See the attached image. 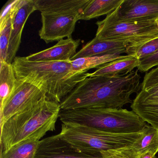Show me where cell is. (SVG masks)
<instances>
[{"label":"cell","instance_id":"obj_2","mask_svg":"<svg viewBox=\"0 0 158 158\" xmlns=\"http://www.w3.org/2000/svg\"><path fill=\"white\" fill-rule=\"evenodd\" d=\"M16 78L41 88L48 98L60 103L81 81L87 72L73 69L71 61H29L16 57L12 63Z\"/></svg>","mask_w":158,"mask_h":158},{"label":"cell","instance_id":"obj_20","mask_svg":"<svg viewBox=\"0 0 158 158\" xmlns=\"http://www.w3.org/2000/svg\"><path fill=\"white\" fill-rule=\"evenodd\" d=\"M119 54H108L102 56H92L78 58L71 61L73 69L77 72H88L90 69L98 68L115 60L126 57Z\"/></svg>","mask_w":158,"mask_h":158},{"label":"cell","instance_id":"obj_6","mask_svg":"<svg viewBox=\"0 0 158 158\" xmlns=\"http://www.w3.org/2000/svg\"><path fill=\"white\" fill-rule=\"evenodd\" d=\"M98 26L95 38L101 40H112L126 43L127 55H134L137 51L150 40L158 37V26L155 21L125 22L118 20L113 12Z\"/></svg>","mask_w":158,"mask_h":158},{"label":"cell","instance_id":"obj_1","mask_svg":"<svg viewBox=\"0 0 158 158\" xmlns=\"http://www.w3.org/2000/svg\"><path fill=\"white\" fill-rule=\"evenodd\" d=\"M138 70L126 75L88 77L81 81L61 102V110L84 108L121 109L132 103L130 96L141 88Z\"/></svg>","mask_w":158,"mask_h":158},{"label":"cell","instance_id":"obj_7","mask_svg":"<svg viewBox=\"0 0 158 158\" xmlns=\"http://www.w3.org/2000/svg\"><path fill=\"white\" fill-rule=\"evenodd\" d=\"M45 95L46 93L41 88L17 79L12 93L0 108L1 126L13 115L34 107Z\"/></svg>","mask_w":158,"mask_h":158},{"label":"cell","instance_id":"obj_3","mask_svg":"<svg viewBox=\"0 0 158 158\" xmlns=\"http://www.w3.org/2000/svg\"><path fill=\"white\" fill-rule=\"evenodd\" d=\"M60 104L45 95L35 105L9 118L1 126V150L28 139L40 140L56 129Z\"/></svg>","mask_w":158,"mask_h":158},{"label":"cell","instance_id":"obj_10","mask_svg":"<svg viewBox=\"0 0 158 158\" xmlns=\"http://www.w3.org/2000/svg\"><path fill=\"white\" fill-rule=\"evenodd\" d=\"M34 158H103L101 153L87 154L76 149L58 134L40 140Z\"/></svg>","mask_w":158,"mask_h":158},{"label":"cell","instance_id":"obj_26","mask_svg":"<svg viewBox=\"0 0 158 158\" xmlns=\"http://www.w3.org/2000/svg\"><path fill=\"white\" fill-rule=\"evenodd\" d=\"M158 66V50L152 55L139 60L137 70L139 72H148Z\"/></svg>","mask_w":158,"mask_h":158},{"label":"cell","instance_id":"obj_4","mask_svg":"<svg viewBox=\"0 0 158 158\" xmlns=\"http://www.w3.org/2000/svg\"><path fill=\"white\" fill-rule=\"evenodd\" d=\"M59 118L62 123L85 126L114 134L141 133L148 124L134 111L122 108L61 110Z\"/></svg>","mask_w":158,"mask_h":158},{"label":"cell","instance_id":"obj_22","mask_svg":"<svg viewBox=\"0 0 158 158\" xmlns=\"http://www.w3.org/2000/svg\"><path fill=\"white\" fill-rule=\"evenodd\" d=\"M132 146L140 155L147 152L156 155L158 152V129L148 124L142 131L141 136Z\"/></svg>","mask_w":158,"mask_h":158},{"label":"cell","instance_id":"obj_28","mask_svg":"<svg viewBox=\"0 0 158 158\" xmlns=\"http://www.w3.org/2000/svg\"><path fill=\"white\" fill-rule=\"evenodd\" d=\"M155 22H156V24H157V26H158V19H157Z\"/></svg>","mask_w":158,"mask_h":158},{"label":"cell","instance_id":"obj_21","mask_svg":"<svg viewBox=\"0 0 158 158\" xmlns=\"http://www.w3.org/2000/svg\"><path fill=\"white\" fill-rule=\"evenodd\" d=\"M40 140L28 139L5 151L1 150L0 158H34Z\"/></svg>","mask_w":158,"mask_h":158},{"label":"cell","instance_id":"obj_13","mask_svg":"<svg viewBox=\"0 0 158 158\" xmlns=\"http://www.w3.org/2000/svg\"><path fill=\"white\" fill-rule=\"evenodd\" d=\"M25 0H10L4 5L0 15V59L6 61L13 22Z\"/></svg>","mask_w":158,"mask_h":158},{"label":"cell","instance_id":"obj_16","mask_svg":"<svg viewBox=\"0 0 158 158\" xmlns=\"http://www.w3.org/2000/svg\"><path fill=\"white\" fill-rule=\"evenodd\" d=\"M139 60L135 55H127L126 57L106 64L95 72L88 73V77H116L126 75L137 68Z\"/></svg>","mask_w":158,"mask_h":158},{"label":"cell","instance_id":"obj_15","mask_svg":"<svg viewBox=\"0 0 158 158\" xmlns=\"http://www.w3.org/2000/svg\"><path fill=\"white\" fill-rule=\"evenodd\" d=\"M90 0H34L36 10L41 13L76 14L82 13Z\"/></svg>","mask_w":158,"mask_h":158},{"label":"cell","instance_id":"obj_17","mask_svg":"<svg viewBox=\"0 0 158 158\" xmlns=\"http://www.w3.org/2000/svg\"><path fill=\"white\" fill-rule=\"evenodd\" d=\"M147 123L158 130V99H134L130 106Z\"/></svg>","mask_w":158,"mask_h":158},{"label":"cell","instance_id":"obj_19","mask_svg":"<svg viewBox=\"0 0 158 158\" xmlns=\"http://www.w3.org/2000/svg\"><path fill=\"white\" fill-rule=\"evenodd\" d=\"M0 108L12 93L17 78L12 64L0 59Z\"/></svg>","mask_w":158,"mask_h":158},{"label":"cell","instance_id":"obj_9","mask_svg":"<svg viewBox=\"0 0 158 158\" xmlns=\"http://www.w3.org/2000/svg\"><path fill=\"white\" fill-rule=\"evenodd\" d=\"M113 13L117 19L125 22L156 21L158 0H123Z\"/></svg>","mask_w":158,"mask_h":158},{"label":"cell","instance_id":"obj_11","mask_svg":"<svg viewBox=\"0 0 158 158\" xmlns=\"http://www.w3.org/2000/svg\"><path fill=\"white\" fill-rule=\"evenodd\" d=\"M80 40L72 37L62 40L51 48L31 54L26 57L29 61H66L71 59L77 53L80 44Z\"/></svg>","mask_w":158,"mask_h":158},{"label":"cell","instance_id":"obj_23","mask_svg":"<svg viewBox=\"0 0 158 158\" xmlns=\"http://www.w3.org/2000/svg\"><path fill=\"white\" fill-rule=\"evenodd\" d=\"M136 98L158 99V66L146 73Z\"/></svg>","mask_w":158,"mask_h":158},{"label":"cell","instance_id":"obj_14","mask_svg":"<svg viewBox=\"0 0 158 158\" xmlns=\"http://www.w3.org/2000/svg\"><path fill=\"white\" fill-rule=\"evenodd\" d=\"M128 45L126 43L112 40H101L94 38L86 45L71 59H76L84 57L102 56L108 54L127 53V55Z\"/></svg>","mask_w":158,"mask_h":158},{"label":"cell","instance_id":"obj_18","mask_svg":"<svg viewBox=\"0 0 158 158\" xmlns=\"http://www.w3.org/2000/svg\"><path fill=\"white\" fill-rule=\"evenodd\" d=\"M123 0H90L80 15L79 20L89 21L114 11Z\"/></svg>","mask_w":158,"mask_h":158},{"label":"cell","instance_id":"obj_12","mask_svg":"<svg viewBox=\"0 0 158 158\" xmlns=\"http://www.w3.org/2000/svg\"><path fill=\"white\" fill-rule=\"evenodd\" d=\"M36 10L34 0H25L23 6L15 15L12 27L6 61L12 64L16 57L22 40V34L25 24L29 16Z\"/></svg>","mask_w":158,"mask_h":158},{"label":"cell","instance_id":"obj_5","mask_svg":"<svg viewBox=\"0 0 158 158\" xmlns=\"http://www.w3.org/2000/svg\"><path fill=\"white\" fill-rule=\"evenodd\" d=\"M60 137L76 149L87 154L133 145L141 133L119 134L101 131L89 127L62 123Z\"/></svg>","mask_w":158,"mask_h":158},{"label":"cell","instance_id":"obj_27","mask_svg":"<svg viewBox=\"0 0 158 158\" xmlns=\"http://www.w3.org/2000/svg\"><path fill=\"white\" fill-rule=\"evenodd\" d=\"M140 158H155V155L150 152H147L141 154L140 155Z\"/></svg>","mask_w":158,"mask_h":158},{"label":"cell","instance_id":"obj_8","mask_svg":"<svg viewBox=\"0 0 158 158\" xmlns=\"http://www.w3.org/2000/svg\"><path fill=\"white\" fill-rule=\"evenodd\" d=\"M80 15L41 13L42 27L39 32L40 38L49 43L72 37Z\"/></svg>","mask_w":158,"mask_h":158},{"label":"cell","instance_id":"obj_25","mask_svg":"<svg viewBox=\"0 0 158 158\" xmlns=\"http://www.w3.org/2000/svg\"><path fill=\"white\" fill-rule=\"evenodd\" d=\"M158 50V37L144 44L140 47L135 55L139 60L148 57Z\"/></svg>","mask_w":158,"mask_h":158},{"label":"cell","instance_id":"obj_24","mask_svg":"<svg viewBox=\"0 0 158 158\" xmlns=\"http://www.w3.org/2000/svg\"><path fill=\"white\" fill-rule=\"evenodd\" d=\"M101 153L103 158H140V156L132 145L102 151Z\"/></svg>","mask_w":158,"mask_h":158}]
</instances>
